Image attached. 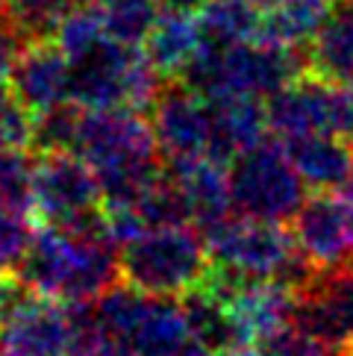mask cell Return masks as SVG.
<instances>
[{"mask_svg":"<svg viewBox=\"0 0 353 356\" xmlns=\"http://www.w3.org/2000/svg\"><path fill=\"white\" fill-rule=\"evenodd\" d=\"M150 130L168 162L212 156V106L204 92L186 80L162 86L150 106Z\"/></svg>","mask_w":353,"mask_h":356,"instance_id":"cell-12","label":"cell"},{"mask_svg":"<svg viewBox=\"0 0 353 356\" xmlns=\"http://www.w3.org/2000/svg\"><path fill=\"white\" fill-rule=\"evenodd\" d=\"M259 350L265 356H336L330 348H324L318 339L306 336L304 330L295 324L277 330L274 336L259 341Z\"/></svg>","mask_w":353,"mask_h":356,"instance_id":"cell-28","label":"cell"},{"mask_svg":"<svg viewBox=\"0 0 353 356\" xmlns=\"http://www.w3.org/2000/svg\"><path fill=\"white\" fill-rule=\"evenodd\" d=\"M288 159L297 168L300 180L312 192H333L342 188L353 168V147L347 136L336 133H312L283 142Z\"/></svg>","mask_w":353,"mask_h":356,"instance_id":"cell-17","label":"cell"},{"mask_svg":"<svg viewBox=\"0 0 353 356\" xmlns=\"http://www.w3.org/2000/svg\"><path fill=\"white\" fill-rule=\"evenodd\" d=\"M292 236L315 268L353 262V200L336 188L309 195L292 218Z\"/></svg>","mask_w":353,"mask_h":356,"instance_id":"cell-13","label":"cell"},{"mask_svg":"<svg viewBox=\"0 0 353 356\" xmlns=\"http://www.w3.org/2000/svg\"><path fill=\"white\" fill-rule=\"evenodd\" d=\"M142 47L165 80L183 77L200 54V30H197L195 15L159 9V15Z\"/></svg>","mask_w":353,"mask_h":356,"instance_id":"cell-18","label":"cell"},{"mask_svg":"<svg viewBox=\"0 0 353 356\" xmlns=\"http://www.w3.org/2000/svg\"><path fill=\"white\" fill-rule=\"evenodd\" d=\"M21 280L39 295L68 307L95 303L121 283V248L106 233L104 209L77 227L42 224L21 268Z\"/></svg>","mask_w":353,"mask_h":356,"instance_id":"cell-1","label":"cell"},{"mask_svg":"<svg viewBox=\"0 0 353 356\" xmlns=\"http://www.w3.org/2000/svg\"><path fill=\"white\" fill-rule=\"evenodd\" d=\"M35 233L39 230L33 224V212L0 203V277L21 274L33 250Z\"/></svg>","mask_w":353,"mask_h":356,"instance_id":"cell-24","label":"cell"},{"mask_svg":"<svg viewBox=\"0 0 353 356\" xmlns=\"http://www.w3.org/2000/svg\"><path fill=\"white\" fill-rule=\"evenodd\" d=\"M350 3H353V0H350Z\"/></svg>","mask_w":353,"mask_h":356,"instance_id":"cell-37","label":"cell"},{"mask_svg":"<svg viewBox=\"0 0 353 356\" xmlns=\"http://www.w3.org/2000/svg\"><path fill=\"white\" fill-rule=\"evenodd\" d=\"M9 86L33 115H44L71 104V59L54 39H33L24 44Z\"/></svg>","mask_w":353,"mask_h":356,"instance_id":"cell-14","label":"cell"},{"mask_svg":"<svg viewBox=\"0 0 353 356\" xmlns=\"http://www.w3.org/2000/svg\"><path fill=\"white\" fill-rule=\"evenodd\" d=\"M24 42L21 39V33L12 27V24L6 21V15L0 12V86L9 83L12 77V71H15V62L21 56V50H24Z\"/></svg>","mask_w":353,"mask_h":356,"instance_id":"cell-29","label":"cell"},{"mask_svg":"<svg viewBox=\"0 0 353 356\" xmlns=\"http://www.w3.org/2000/svg\"><path fill=\"white\" fill-rule=\"evenodd\" d=\"M333 12V0H274L259 15V39L283 47H309Z\"/></svg>","mask_w":353,"mask_h":356,"instance_id":"cell-19","label":"cell"},{"mask_svg":"<svg viewBox=\"0 0 353 356\" xmlns=\"http://www.w3.org/2000/svg\"><path fill=\"white\" fill-rule=\"evenodd\" d=\"M95 312L130 356H212L195 336L180 298L147 295L115 283L95 300Z\"/></svg>","mask_w":353,"mask_h":356,"instance_id":"cell-3","label":"cell"},{"mask_svg":"<svg viewBox=\"0 0 353 356\" xmlns=\"http://www.w3.org/2000/svg\"><path fill=\"white\" fill-rule=\"evenodd\" d=\"M3 6H6V0H0V12H3Z\"/></svg>","mask_w":353,"mask_h":356,"instance_id":"cell-35","label":"cell"},{"mask_svg":"<svg viewBox=\"0 0 353 356\" xmlns=\"http://www.w3.org/2000/svg\"><path fill=\"white\" fill-rule=\"evenodd\" d=\"M80 0H6L3 15L21 33L24 42L54 39L59 21Z\"/></svg>","mask_w":353,"mask_h":356,"instance_id":"cell-23","label":"cell"},{"mask_svg":"<svg viewBox=\"0 0 353 356\" xmlns=\"http://www.w3.org/2000/svg\"><path fill=\"white\" fill-rule=\"evenodd\" d=\"M104 209V188L77 150L39 154L33 168V215L50 227H77Z\"/></svg>","mask_w":353,"mask_h":356,"instance_id":"cell-10","label":"cell"},{"mask_svg":"<svg viewBox=\"0 0 353 356\" xmlns=\"http://www.w3.org/2000/svg\"><path fill=\"white\" fill-rule=\"evenodd\" d=\"M292 324L336 356L353 353V262L315 268L292 291Z\"/></svg>","mask_w":353,"mask_h":356,"instance_id":"cell-11","label":"cell"},{"mask_svg":"<svg viewBox=\"0 0 353 356\" xmlns=\"http://www.w3.org/2000/svg\"><path fill=\"white\" fill-rule=\"evenodd\" d=\"M309 71L353 88V3L336 6L306 47Z\"/></svg>","mask_w":353,"mask_h":356,"instance_id":"cell-20","label":"cell"},{"mask_svg":"<svg viewBox=\"0 0 353 356\" xmlns=\"http://www.w3.org/2000/svg\"><path fill=\"white\" fill-rule=\"evenodd\" d=\"M168 174L174 177L176 188L186 200L188 221L204 236L218 230L224 221L233 218V188H230V168L215 156H197L183 162H168Z\"/></svg>","mask_w":353,"mask_h":356,"instance_id":"cell-15","label":"cell"},{"mask_svg":"<svg viewBox=\"0 0 353 356\" xmlns=\"http://www.w3.org/2000/svg\"><path fill=\"white\" fill-rule=\"evenodd\" d=\"M33 168L30 150L0 145V203L33 212ZM35 218V215H33Z\"/></svg>","mask_w":353,"mask_h":356,"instance_id":"cell-25","label":"cell"},{"mask_svg":"<svg viewBox=\"0 0 353 356\" xmlns=\"http://www.w3.org/2000/svg\"><path fill=\"white\" fill-rule=\"evenodd\" d=\"M104 39H109L106 15L97 3H92V0H85V3L80 0V3L59 21V27L54 33V42L62 47V54H65L71 62L85 56L88 50L97 47Z\"/></svg>","mask_w":353,"mask_h":356,"instance_id":"cell-22","label":"cell"},{"mask_svg":"<svg viewBox=\"0 0 353 356\" xmlns=\"http://www.w3.org/2000/svg\"><path fill=\"white\" fill-rule=\"evenodd\" d=\"M80 115H83V109L74 106V104L50 109L44 115H35L33 147L39 150V154H50V150H74V145H77V130H80Z\"/></svg>","mask_w":353,"mask_h":356,"instance_id":"cell-26","label":"cell"},{"mask_svg":"<svg viewBox=\"0 0 353 356\" xmlns=\"http://www.w3.org/2000/svg\"><path fill=\"white\" fill-rule=\"evenodd\" d=\"M306 68V59L295 47L250 39L221 50L200 47L197 59L183 74V80L195 86L197 92H204L206 97L242 95L262 100L297 80Z\"/></svg>","mask_w":353,"mask_h":356,"instance_id":"cell-7","label":"cell"},{"mask_svg":"<svg viewBox=\"0 0 353 356\" xmlns=\"http://www.w3.org/2000/svg\"><path fill=\"white\" fill-rule=\"evenodd\" d=\"M212 271L206 236L195 224L147 227L121 248V283L147 295L183 298Z\"/></svg>","mask_w":353,"mask_h":356,"instance_id":"cell-5","label":"cell"},{"mask_svg":"<svg viewBox=\"0 0 353 356\" xmlns=\"http://www.w3.org/2000/svg\"><path fill=\"white\" fill-rule=\"evenodd\" d=\"M212 106V156L221 162H233L238 154L256 147L268 136V112L259 97L224 95L209 97Z\"/></svg>","mask_w":353,"mask_h":356,"instance_id":"cell-16","label":"cell"},{"mask_svg":"<svg viewBox=\"0 0 353 356\" xmlns=\"http://www.w3.org/2000/svg\"><path fill=\"white\" fill-rule=\"evenodd\" d=\"M33 133H35V115L9 92L6 83H3L0 86V145L30 150Z\"/></svg>","mask_w":353,"mask_h":356,"instance_id":"cell-27","label":"cell"},{"mask_svg":"<svg viewBox=\"0 0 353 356\" xmlns=\"http://www.w3.org/2000/svg\"><path fill=\"white\" fill-rule=\"evenodd\" d=\"M74 150L97 174L104 203H136L162 177L156 136L136 109L83 112Z\"/></svg>","mask_w":353,"mask_h":356,"instance_id":"cell-2","label":"cell"},{"mask_svg":"<svg viewBox=\"0 0 353 356\" xmlns=\"http://www.w3.org/2000/svg\"><path fill=\"white\" fill-rule=\"evenodd\" d=\"M100 9H115V6H133V3H159V0H92Z\"/></svg>","mask_w":353,"mask_h":356,"instance_id":"cell-31","label":"cell"},{"mask_svg":"<svg viewBox=\"0 0 353 356\" xmlns=\"http://www.w3.org/2000/svg\"><path fill=\"white\" fill-rule=\"evenodd\" d=\"M245 3H250V6H254V9H256V6H262V9H265V6H271V3H274V0H245Z\"/></svg>","mask_w":353,"mask_h":356,"instance_id":"cell-33","label":"cell"},{"mask_svg":"<svg viewBox=\"0 0 353 356\" xmlns=\"http://www.w3.org/2000/svg\"><path fill=\"white\" fill-rule=\"evenodd\" d=\"M345 188H347V197L353 200V168H350V177H347V183H345Z\"/></svg>","mask_w":353,"mask_h":356,"instance_id":"cell-34","label":"cell"},{"mask_svg":"<svg viewBox=\"0 0 353 356\" xmlns=\"http://www.w3.org/2000/svg\"><path fill=\"white\" fill-rule=\"evenodd\" d=\"M212 271L233 280H274L286 289L304 286L315 265L300 253L292 230L280 221L233 215L206 236Z\"/></svg>","mask_w":353,"mask_h":356,"instance_id":"cell-4","label":"cell"},{"mask_svg":"<svg viewBox=\"0 0 353 356\" xmlns=\"http://www.w3.org/2000/svg\"><path fill=\"white\" fill-rule=\"evenodd\" d=\"M265 112H268V130L280 142L312 133L353 138V88L338 86L309 68L271 95Z\"/></svg>","mask_w":353,"mask_h":356,"instance_id":"cell-9","label":"cell"},{"mask_svg":"<svg viewBox=\"0 0 353 356\" xmlns=\"http://www.w3.org/2000/svg\"><path fill=\"white\" fill-rule=\"evenodd\" d=\"M347 356H353V353H347Z\"/></svg>","mask_w":353,"mask_h":356,"instance_id":"cell-36","label":"cell"},{"mask_svg":"<svg viewBox=\"0 0 353 356\" xmlns=\"http://www.w3.org/2000/svg\"><path fill=\"white\" fill-rule=\"evenodd\" d=\"M221 356H265V353L259 350V345H245V348L227 350V353H221Z\"/></svg>","mask_w":353,"mask_h":356,"instance_id":"cell-32","label":"cell"},{"mask_svg":"<svg viewBox=\"0 0 353 356\" xmlns=\"http://www.w3.org/2000/svg\"><path fill=\"white\" fill-rule=\"evenodd\" d=\"M233 207L262 221H292L306 200V183L288 159L283 142H259L230 162Z\"/></svg>","mask_w":353,"mask_h":356,"instance_id":"cell-8","label":"cell"},{"mask_svg":"<svg viewBox=\"0 0 353 356\" xmlns=\"http://www.w3.org/2000/svg\"><path fill=\"white\" fill-rule=\"evenodd\" d=\"M204 6V0H159V9H171V12H188V15H195V12Z\"/></svg>","mask_w":353,"mask_h":356,"instance_id":"cell-30","label":"cell"},{"mask_svg":"<svg viewBox=\"0 0 353 356\" xmlns=\"http://www.w3.org/2000/svg\"><path fill=\"white\" fill-rule=\"evenodd\" d=\"M165 77L147 59L145 50L104 39L85 56L71 62V104L83 112L136 109L145 112L159 97Z\"/></svg>","mask_w":353,"mask_h":356,"instance_id":"cell-6","label":"cell"},{"mask_svg":"<svg viewBox=\"0 0 353 356\" xmlns=\"http://www.w3.org/2000/svg\"><path fill=\"white\" fill-rule=\"evenodd\" d=\"M200 47L221 50L238 42L259 39V15L245 0H204V6L195 12Z\"/></svg>","mask_w":353,"mask_h":356,"instance_id":"cell-21","label":"cell"}]
</instances>
